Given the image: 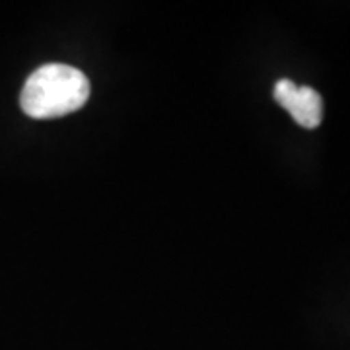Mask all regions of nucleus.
Instances as JSON below:
<instances>
[{"label": "nucleus", "mask_w": 350, "mask_h": 350, "mask_svg": "<svg viewBox=\"0 0 350 350\" xmlns=\"http://www.w3.org/2000/svg\"><path fill=\"white\" fill-rule=\"evenodd\" d=\"M90 98L88 76L68 64L51 63L27 76L20 105L31 119H57L78 111Z\"/></svg>", "instance_id": "1"}, {"label": "nucleus", "mask_w": 350, "mask_h": 350, "mask_svg": "<svg viewBox=\"0 0 350 350\" xmlns=\"http://www.w3.org/2000/svg\"><path fill=\"white\" fill-rule=\"evenodd\" d=\"M278 105H282L294 121L304 129H315L323 119V100L310 86H298L292 80L282 78L275 84L273 92Z\"/></svg>", "instance_id": "2"}]
</instances>
